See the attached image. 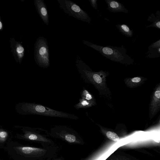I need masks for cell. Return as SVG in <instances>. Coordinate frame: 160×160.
I'll return each instance as SVG.
<instances>
[{"instance_id": "cell-14", "label": "cell", "mask_w": 160, "mask_h": 160, "mask_svg": "<svg viewBox=\"0 0 160 160\" xmlns=\"http://www.w3.org/2000/svg\"><path fill=\"white\" fill-rule=\"evenodd\" d=\"M116 27L122 34L127 37L131 38L133 36L132 30L130 29L127 25L118 24L116 25Z\"/></svg>"}, {"instance_id": "cell-22", "label": "cell", "mask_w": 160, "mask_h": 160, "mask_svg": "<svg viewBox=\"0 0 160 160\" xmlns=\"http://www.w3.org/2000/svg\"><path fill=\"white\" fill-rule=\"evenodd\" d=\"M3 23L0 16V31H2L3 29Z\"/></svg>"}, {"instance_id": "cell-12", "label": "cell", "mask_w": 160, "mask_h": 160, "mask_svg": "<svg viewBox=\"0 0 160 160\" xmlns=\"http://www.w3.org/2000/svg\"><path fill=\"white\" fill-rule=\"evenodd\" d=\"M145 80L143 77H137L133 78H127L125 79L126 84L131 88L136 87L140 85Z\"/></svg>"}, {"instance_id": "cell-7", "label": "cell", "mask_w": 160, "mask_h": 160, "mask_svg": "<svg viewBox=\"0 0 160 160\" xmlns=\"http://www.w3.org/2000/svg\"><path fill=\"white\" fill-rule=\"evenodd\" d=\"M160 108V86L157 87L155 90L149 106V116L152 118L158 112Z\"/></svg>"}, {"instance_id": "cell-8", "label": "cell", "mask_w": 160, "mask_h": 160, "mask_svg": "<svg viewBox=\"0 0 160 160\" xmlns=\"http://www.w3.org/2000/svg\"><path fill=\"white\" fill-rule=\"evenodd\" d=\"M34 3L37 11L41 18L46 25L49 24V15L47 8L42 0H35Z\"/></svg>"}, {"instance_id": "cell-20", "label": "cell", "mask_w": 160, "mask_h": 160, "mask_svg": "<svg viewBox=\"0 0 160 160\" xmlns=\"http://www.w3.org/2000/svg\"><path fill=\"white\" fill-rule=\"evenodd\" d=\"M97 0H89V1L92 8L97 10L98 9V5Z\"/></svg>"}, {"instance_id": "cell-19", "label": "cell", "mask_w": 160, "mask_h": 160, "mask_svg": "<svg viewBox=\"0 0 160 160\" xmlns=\"http://www.w3.org/2000/svg\"><path fill=\"white\" fill-rule=\"evenodd\" d=\"M64 138L69 142H74L76 141V137L73 134L67 133L65 135Z\"/></svg>"}, {"instance_id": "cell-3", "label": "cell", "mask_w": 160, "mask_h": 160, "mask_svg": "<svg viewBox=\"0 0 160 160\" xmlns=\"http://www.w3.org/2000/svg\"><path fill=\"white\" fill-rule=\"evenodd\" d=\"M76 65L81 78L85 83H91L99 89L105 86L108 73L102 70L94 72L81 59L77 57Z\"/></svg>"}, {"instance_id": "cell-15", "label": "cell", "mask_w": 160, "mask_h": 160, "mask_svg": "<svg viewBox=\"0 0 160 160\" xmlns=\"http://www.w3.org/2000/svg\"><path fill=\"white\" fill-rule=\"evenodd\" d=\"M22 151L26 154H34L36 155H41L45 152V150L38 148L30 147H24L22 148Z\"/></svg>"}, {"instance_id": "cell-6", "label": "cell", "mask_w": 160, "mask_h": 160, "mask_svg": "<svg viewBox=\"0 0 160 160\" xmlns=\"http://www.w3.org/2000/svg\"><path fill=\"white\" fill-rule=\"evenodd\" d=\"M10 48L15 61L17 63L21 64L25 53V49L19 41H17L14 38L10 39Z\"/></svg>"}, {"instance_id": "cell-17", "label": "cell", "mask_w": 160, "mask_h": 160, "mask_svg": "<svg viewBox=\"0 0 160 160\" xmlns=\"http://www.w3.org/2000/svg\"><path fill=\"white\" fill-rule=\"evenodd\" d=\"M30 133L28 134V138L31 140H38L43 142H48V141L41 135L33 133Z\"/></svg>"}, {"instance_id": "cell-16", "label": "cell", "mask_w": 160, "mask_h": 160, "mask_svg": "<svg viewBox=\"0 0 160 160\" xmlns=\"http://www.w3.org/2000/svg\"><path fill=\"white\" fill-rule=\"evenodd\" d=\"M81 98L90 101H95L94 96L88 90L83 88L80 92Z\"/></svg>"}, {"instance_id": "cell-13", "label": "cell", "mask_w": 160, "mask_h": 160, "mask_svg": "<svg viewBox=\"0 0 160 160\" xmlns=\"http://www.w3.org/2000/svg\"><path fill=\"white\" fill-rule=\"evenodd\" d=\"M96 104L95 101H90L86 100L81 98L79 99V102L74 105V107L76 109L81 108H86Z\"/></svg>"}, {"instance_id": "cell-18", "label": "cell", "mask_w": 160, "mask_h": 160, "mask_svg": "<svg viewBox=\"0 0 160 160\" xmlns=\"http://www.w3.org/2000/svg\"><path fill=\"white\" fill-rule=\"evenodd\" d=\"M106 135L108 138L114 141H117L119 140L118 135L113 132L108 131L106 133Z\"/></svg>"}, {"instance_id": "cell-10", "label": "cell", "mask_w": 160, "mask_h": 160, "mask_svg": "<svg viewBox=\"0 0 160 160\" xmlns=\"http://www.w3.org/2000/svg\"><path fill=\"white\" fill-rule=\"evenodd\" d=\"M148 58H158L160 56V40L151 44L148 47V51L146 53Z\"/></svg>"}, {"instance_id": "cell-4", "label": "cell", "mask_w": 160, "mask_h": 160, "mask_svg": "<svg viewBox=\"0 0 160 160\" xmlns=\"http://www.w3.org/2000/svg\"><path fill=\"white\" fill-rule=\"evenodd\" d=\"M34 57L35 61L39 67L47 68L50 66L49 52L47 40L39 37L35 44Z\"/></svg>"}, {"instance_id": "cell-21", "label": "cell", "mask_w": 160, "mask_h": 160, "mask_svg": "<svg viewBox=\"0 0 160 160\" xmlns=\"http://www.w3.org/2000/svg\"><path fill=\"white\" fill-rule=\"evenodd\" d=\"M7 133L4 131L0 132V138H5L7 135Z\"/></svg>"}, {"instance_id": "cell-9", "label": "cell", "mask_w": 160, "mask_h": 160, "mask_svg": "<svg viewBox=\"0 0 160 160\" xmlns=\"http://www.w3.org/2000/svg\"><path fill=\"white\" fill-rule=\"evenodd\" d=\"M108 9L112 12H123L128 13V11L123 4L116 0H105Z\"/></svg>"}, {"instance_id": "cell-11", "label": "cell", "mask_w": 160, "mask_h": 160, "mask_svg": "<svg viewBox=\"0 0 160 160\" xmlns=\"http://www.w3.org/2000/svg\"><path fill=\"white\" fill-rule=\"evenodd\" d=\"M156 16L153 13H152L148 17V21L150 22H152V23L148 26H147L146 28L152 27L155 28L160 29V12L159 11H158L156 12Z\"/></svg>"}, {"instance_id": "cell-2", "label": "cell", "mask_w": 160, "mask_h": 160, "mask_svg": "<svg viewBox=\"0 0 160 160\" xmlns=\"http://www.w3.org/2000/svg\"><path fill=\"white\" fill-rule=\"evenodd\" d=\"M84 44L98 51L102 56L114 62L122 64H132L134 60L127 54V51L123 45L121 47L107 45L105 46L94 44L83 40Z\"/></svg>"}, {"instance_id": "cell-1", "label": "cell", "mask_w": 160, "mask_h": 160, "mask_svg": "<svg viewBox=\"0 0 160 160\" xmlns=\"http://www.w3.org/2000/svg\"><path fill=\"white\" fill-rule=\"evenodd\" d=\"M15 108L16 112L22 115H37L74 120H78L79 118L74 114L55 110L35 103H19L16 104Z\"/></svg>"}, {"instance_id": "cell-5", "label": "cell", "mask_w": 160, "mask_h": 160, "mask_svg": "<svg viewBox=\"0 0 160 160\" xmlns=\"http://www.w3.org/2000/svg\"><path fill=\"white\" fill-rule=\"evenodd\" d=\"M60 8L69 15L82 21L91 23V19L78 5L70 0H58Z\"/></svg>"}]
</instances>
